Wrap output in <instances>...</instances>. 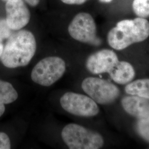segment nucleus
Returning <instances> with one entry per match:
<instances>
[{"instance_id":"obj_1","label":"nucleus","mask_w":149,"mask_h":149,"mask_svg":"<svg viewBox=\"0 0 149 149\" xmlns=\"http://www.w3.org/2000/svg\"><path fill=\"white\" fill-rule=\"evenodd\" d=\"M36 49V40L32 32L19 30L7 38L0 59L8 68L26 66L33 58Z\"/></svg>"},{"instance_id":"obj_2","label":"nucleus","mask_w":149,"mask_h":149,"mask_svg":"<svg viewBox=\"0 0 149 149\" xmlns=\"http://www.w3.org/2000/svg\"><path fill=\"white\" fill-rule=\"evenodd\" d=\"M149 37V22L144 18L124 19L108 32L107 41L113 49L121 50Z\"/></svg>"},{"instance_id":"obj_3","label":"nucleus","mask_w":149,"mask_h":149,"mask_svg":"<svg viewBox=\"0 0 149 149\" xmlns=\"http://www.w3.org/2000/svg\"><path fill=\"white\" fill-rule=\"evenodd\" d=\"M61 138L70 149H98L104 145L100 134L74 123L63 128Z\"/></svg>"},{"instance_id":"obj_4","label":"nucleus","mask_w":149,"mask_h":149,"mask_svg":"<svg viewBox=\"0 0 149 149\" xmlns=\"http://www.w3.org/2000/svg\"><path fill=\"white\" fill-rule=\"evenodd\" d=\"M66 71L63 59L58 56H49L39 61L31 72L32 81L39 85L48 87L61 79Z\"/></svg>"},{"instance_id":"obj_5","label":"nucleus","mask_w":149,"mask_h":149,"mask_svg":"<svg viewBox=\"0 0 149 149\" xmlns=\"http://www.w3.org/2000/svg\"><path fill=\"white\" fill-rule=\"evenodd\" d=\"M82 88L96 103L106 105L114 101L119 96L117 86L98 77H87L82 82Z\"/></svg>"},{"instance_id":"obj_6","label":"nucleus","mask_w":149,"mask_h":149,"mask_svg":"<svg viewBox=\"0 0 149 149\" xmlns=\"http://www.w3.org/2000/svg\"><path fill=\"white\" fill-rule=\"evenodd\" d=\"M60 103L65 111L70 114L84 117L97 115L100 108L91 97L74 92H66L60 100Z\"/></svg>"},{"instance_id":"obj_7","label":"nucleus","mask_w":149,"mask_h":149,"mask_svg":"<svg viewBox=\"0 0 149 149\" xmlns=\"http://www.w3.org/2000/svg\"><path fill=\"white\" fill-rule=\"evenodd\" d=\"M70 36L80 42L97 45L100 43L97 37L96 23L90 14L81 12L76 15L68 27Z\"/></svg>"},{"instance_id":"obj_8","label":"nucleus","mask_w":149,"mask_h":149,"mask_svg":"<svg viewBox=\"0 0 149 149\" xmlns=\"http://www.w3.org/2000/svg\"><path fill=\"white\" fill-rule=\"evenodd\" d=\"M5 8L6 22L12 31L21 30L30 21V11L23 0H8Z\"/></svg>"},{"instance_id":"obj_9","label":"nucleus","mask_w":149,"mask_h":149,"mask_svg":"<svg viewBox=\"0 0 149 149\" xmlns=\"http://www.w3.org/2000/svg\"><path fill=\"white\" fill-rule=\"evenodd\" d=\"M119 62L116 53L112 50L102 49L91 54L87 59L86 66L93 74L109 73Z\"/></svg>"},{"instance_id":"obj_10","label":"nucleus","mask_w":149,"mask_h":149,"mask_svg":"<svg viewBox=\"0 0 149 149\" xmlns=\"http://www.w3.org/2000/svg\"><path fill=\"white\" fill-rule=\"evenodd\" d=\"M124 109L129 114L139 119L149 116V101L144 98L132 95L124 97L122 100Z\"/></svg>"},{"instance_id":"obj_11","label":"nucleus","mask_w":149,"mask_h":149,"mask_svg":"<svg viewBox=\"0 0 149 149\" xmlns=\"http://www.w3.org/2000/svg\"><path fill=\"white\" fill-rule=\"evenodd\" d=\"M109 74L116 83L125 85L133 80L135 76V71L133 66L129 63L119 61Z\"/></svg>"},{"instance_id":"obj_12","label":"nucleus","mask_w":149,"mask_h":149,"mask_svg":"<svg viewBox=\"0 0 149 149\" xmlns=\"http://www.w3.org/2000/svg\"><path fill=\"white\" fill-rule=\"evenodd\" d=\"M18 97V93L12 84L0 80V117L5 112V104L15 101Z\"/></svg>"},{"instance_id":"obj_13","label":"nucleus","mask_w":149,"mask_h":149,"mask_svg":"<svg viewBox=\"0 0 149 149\" xmlns=\"http://www.w3.org/2000/svg\"><path fill=\"white\" fill-rule=\"evenodd\" d=\"M125 91L129 95L149 100V79H139L130 82L126 86Z\"/></svg>"},{"instance_id":"obj_14","label":"nucleus","mask_w":149,"mask_h":149,"mask_svg":"<svg viewBox=\"0 0 149 149\" xmlns=\"http://www.w3.org/2000/svg\"><path fill=\"white\" fill-rule=\"evenodd\" d=\"M132 7L134 12L139 17H149V0H134Z\"/></svg>"},{"instance_id":"obj_15","label":"nucleus","mask_w":149,"mask_h":149,"mask_svg":"<svg viewBox=\"0 0 149 149\" xmlns=\"http://www.w3.org/2000/svg\"><path fill=\"white\" fill-rule=\"evenodd\" d=\"M136 129L139 135L149 142V116L139 119L136 124Z\"/></svg>"},{"instance_id":"obj_16","label":"nucleus","mask_w":149,"mask_h":149,"mask_svg":"<svg viewBox=\"0 0 149 149\" xmlns=\"http://www.w3.org/2000/svg\"><path fill=\"white\" fill-rule=\"evenodd\" d=\"M12 30L8 27L5 19H0V38L3 39L9 37L12 34Z\"/></svg>"},{"instance_id":"obj_17","label":"nucleus","mask_w":149,"mask_h":149,"mask_svg":"<svg viewBox=\"0 0 149 149\" xmlns=\"http://www.w3.org/2000/svg\"><path fill=\"white\" fill-rule=\"evenodd\" d=\"M11 149V141L7 134L0 132V149Z\"/></svg>"},{"instance_id":"obj_18","label":"nucleus","mask_w":149,"mask_h":149,"mask_svg":"<svg viewBox=\"0 0 149 149\" xmlns=\"http://www.w3.org/2000/svg\"><path fill=\"white\" fill-rule=\"evenodd\" d=\"M63 3L68 5H82L88 0H61Z\"/></svg>"},{"instance_id":"obj_19","label":"nucleus","mask_w":149,"mask_h":149,"mask_svg":"<svg viewBox=\"0 0 149 149\" xmlns=\"http://www.w3.org/2000/svg\"><path fill=\"white\" fill-rule=\"evenodd\" d=\"M23 1H25L29 5L32 7L37 6L39 4L40 1V0H23Z\"/></svg>"},{"instance_id":"obj_20","label":"nucleus","mask_w":149,"mask_h":149,"mask_svg":"<svg viewBox=\"0 0 149 149\" xmlns=\"http://www.w3.org/2000/svg\"><path fill=\"white\" fill-rule=\"evenodd\" d=\"M3 39L0 38V58L2 55V54L3 53V48H4V45L3 44V42H2Z\"/></svg>"},{"instance_id":"obj_21","label":"nucleus","mask_w":149,"mask_h":149,"mask_svg":"<svg viewBox=\"0 0 149 149\" xmlns=\"http://www.w3.org/2000/svg\"><path fill=\"white\" fill-rule=\"evenodd\" d=\"M112 0H100V1L102 3H109L111 2Z\"/></svg>"},{"instance_id":"obj_22","label":"nucleus","mask_w":149,"mask_h":149,"mask_svg":"<svg viewBox=\"0 0 149 149\" xmlns=\"http://www.w3.org/2000/svg\"><path fill=\"white\" fill-rule=\"evenodd\" d=\"M3 1H7L8 0H3Z\"/></svg>"}]
</instances>
